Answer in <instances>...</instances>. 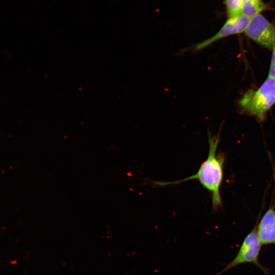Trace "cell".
Listing matches in <instances>:
<instances>
[{
  "label": "cell",
  "mask_w": 275,
  "mask_h": 275,
  "mask_svg": "<svg viewBox=\"0 0 275 275\" xmlns=\"http://www.w3.org/2000/svg\"><path fill=\"white\" fill-rule=\"evenodd\" d=\"M208 153L207 158L201 163L197 173L182 179L174 181H153V185L164 186L178 184L188 180H198L210 194L212 208L216 212L222 207L221 186L223 180L224 167L226 156L223 152H217L220 142L219 132L213 135L208 132Z\"/></svg>",
  "instance_id": "obj_1"
},
{
  "label": "cell",
  "mask_w": 275,
  "mask_h": 275,
  "mask_svg": "<svg viewBox=\"0 0 275 275\" xmlns=\"http://www.w3.org/2000/svg\"><path fill=\"white\" fill-rule=\"evenodd\" d=\"M275 103V79L268 76L257 90L250 89L240 98L239 105L242 112L263 122L266 113Z\"/></svg>",
  "instance_id": "obj_2"
},
{
  "label": "cell",
  "mask_w": 275,
  "mask_h": 275,
  "mask_svg": "<svg viewBox=\"0 0 275 275\" xmlns=\"http://www.w3.org/2000/svg\"><path fill=\"white\" fill-rule=\"evenodd\" d=\"M256 227L257 223L244 238L235 257L222 270L213 275H222L235 267L244 263L253 264L265 275H271L270 269L262 265L259 260L262 244L258 236Z\"/></svg>",
  "instance_id": "obj_3"
},
{
  "label": "cell",
  "mask_w": 275,
  "mask_h": 275,
  "mask_svg": "<svg viewBox=\"0 0 275 275\" xmlns=\"http://www.w3.org/2000/svg\"><path fill=\"white\" fill-rule=\"evenodd\" d=\"M244 33L265 48L271 50L275 48V28L261 13L250 19Z\"/></svg>",
  "instance_id": "obj_4"
},
{
  "label": "cell",
  "mask_w": 275,
  "mask_h": 275,
  "mask_svg": "<svg viewBox=\"0 0 275 275\" xmlns=\"http://www.w3.org/2000/svg\"><path fill=\"white\" fill-rule=\"evenodd\" d=\"M250 20V19L241 14L235 17L228 18L221 29L213 36L201 42L181 49L180 51V53L182 54L187 51L196 53L219 39L231 35L243 33Z\"/></svg>",
  "instance_id": "obj_5"
},
{
  "label": "cell",
  "mask_w": 275,
  "mask_h": 275,
  "mask_svg": "<svg viewBox=\"0 0 275 275\" xmlns=\"http://www.w3.org/2000/svg\"><path fill=\"white\" fill-rule=\"evenodd\" d=\"M256 230L262 245L275 244V208L270 206L257 223Z\"/></svg>",
  "instance_id": "obj_6"
},
{
  "label": "cell",
  "mask_w": 275,
  "mask_h": 275,
  "mask_svg": "<svg viewBox=\"0 0 275 275\" xmlns=\"http://www.w3.org/2000/svg\"><path fill=\"white\" fill-rule=\"evenodd\" d=\"M265 4L261 1L243 0L241 14L249 19L252 18L264 9Z\"/></svg>",
  "instance_id": "obj_7"
},
{
  "label": "cell",
  "mask_w": 275,
  "mask_h": 275,
  "mask_svg": "<svg viewBox=\"0 0 275 275\" xmlns=\"http://www.w3.org/2000/svg\"><path fill=\"white\" fill-rule=\"evenodd\" d=\"M243 1V0H226L228 18H233L241 15Z\"/></svg>",
  "instance_id": "obj_8"
},
{
  "label": "cell",
  "mask_w": 275,
  "mask_h": 275,
  "mask_svg": "<svg viewBox=\"0 0 275 275\" xmlns=\"http://www.w3.org/2000/svg\"><path fill=\"white\" fill-rule=\"evenodd\" d=\"M268 76L275 79V48L272 50Z\"/></svg>",
  "instance_id": "obj_9"
},
{
  "label": "cell",
  "mask_w": 275,
  "mask_h": 275,
  "mask_svg": "<svg viewBox=\"0 0 275 275\" xmlns=\"http://www.w3.org/2000/svg\"><path fill=\"white\" fill-rule=\"evenodd\" d=\"M252 1H261V0H252Z\"/></svg>",
  "instance_id": "obj_10"
}]
</instances>
